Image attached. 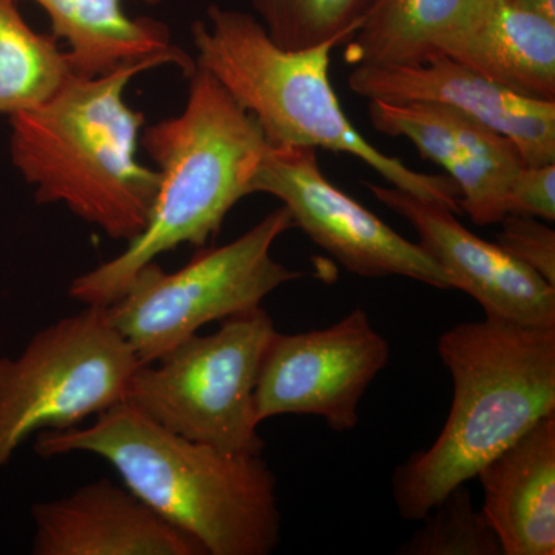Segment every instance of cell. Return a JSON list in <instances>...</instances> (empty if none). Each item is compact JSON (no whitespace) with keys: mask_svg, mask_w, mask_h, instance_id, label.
Listing matches in <instances>:
<instances>
[{"mask_svg":"<svg viewBox=\"0 0 555 555\" xmlns=\"http://www.w3.org/2000/svg\"><path fill=\"white\" fill-rule=\"evenodd\" d=\"M173 65L188 78L196 64L175 56L130 62L105 75H72L46 104L10 116L14 169L38 204H61L109 240L137 238L147 225L159 175L138 159L144 113L127 104L131 80Z\"/></svg>","mask_w":555,"mask_h":555,"instance_id":"1","label":"cell"},{"mask_svg":"<svg viewBox=\"0 0 555 555\" xmlns=\"http://www.w3.org/2000/svg\"><path fill=\"white\" fill-rule=\"evenodd\" d=\"M42 456L87 452L207 555H269L281 539L276 477L262 455L232 454L158 425L126 401L90 426L43 430Z\"/></svg>","mask_w":555,"mask_h":555,"instance_id":"2","label":"cell"},{"mask_svg":"<svg viewBox=\"0 0 555 555\" xmlns=\"http://www.w3.org/2000/svg\"><path fill=\"white\" fill-rule=\"evenodd\" d=\"M188 79L182 112L142 130L141 147L159 175L147 225L118 257L72 281L75 301L108 308L144 266L184 244L204 246L230 210L254 195L270 149L261 127L207 69L196 67Z\"/></svg>","mask_w":555,"mask_h":555,"instance_id":"3","label":"cell"},{"mask_svg":"<svg viewBox=\"0 0 555 555\" xmlns=\"http://www.w3.org/2000/svg\"><path fill=\"white\" fill-rule=\"evenodd\" d=\"M437 350L454 383L451 411L436 441L392 477L398 514L412 521L555 414V327L486 317L448 328Z\"/></svg>","mask_w":555,"mask_h":555,"instance_id":"4","label":"cell"},{"mask_svg":"<svg viewBox=\"0 0 555 555\" xmlns=\"http://www.w3.org/2000/svg\"><path fill=\"white\" fill-rule=\"evenodd\" d=\"M196 67L207 69L247 109L270 145L326 149L363 160L393 188L460 211L451 178L420 173L387 156L356 129L332 87L337 40L305 50L278 47L255 14L208 7L192 25Z\"/></svg>","mask_w":555,"mask_h":555,"instance_id":"5","label":"cell"},{"mask_svg":"<svg viewBox=\"0 0 555 555\" xmlns=\"http://www.w3.org/2000/svg\"><path fill=\"white\" fill-rule=\"evenodd\" d=\"M275 332L262 306L225 318L215 334L193 335L158 360L139 364L124 401L189 440L262 455L254 396Z\"/></svg>","mask_w":555,"mask_h":555,"instance_id":"6","label":"cell"},{"mask_svg":"<svg viewBox=\"0 0 555 555\" xmlns=\"http://www.w3.org/2000/svg\"><path fill=\"white\" fill-rule=\"evenodd\" d=\"M294 228L280 206L232 243L196 251L177 272L149 262L108 306L109 321L142 364L158 360L206 324L257 309L299 280L301 272L272 257L273 244Z\"/></svg>","mask_w":555,"mask_h":555,"instance_id":"7","label":"cell"},{"mask_svg":"<svg viewBox=\"0 0 555 555\" xmlns=\"http://www.w3.org/2000/svg\"><path fill=\"white\" fill-rule=\"evenodd\" d=\"M139 364L100 306L43 327L16 358L0 357V469L33 433L69 429L122 403Z\"/></svg>","mask_w":555,"mask_h":555,"instance_id":"8","label":"cell"},{"mask_svg":"<svg viewBox=\"0 0 555 555\" xmlns=\"http://www.w3.org/2000/svg\"><path fill=\"white\" fill-rule=\"evenodd\" d=\"M251 193L280 199L295 228L353 275L403 276L438 291L454 288L425 248L401 236L324 177L317 149L270 145Z\"/></svg>","mask_w":555,"mask_h":555,"instance_id":"9","label":"cell"},{"mask_svg":"<svg viewBox=\"0 0 555 555\" xmlns=\"http://www.w3.org/2000/svg\"><path fill=\"white\" fill-rule=\"evenodd\" d=\"M390 346L363 309L302 334L275 332L259 366L255 416H320L332 430L358 425L367 387L389 363Z\"/></svg>","mask_w":555,"mask_h":555,"instance_id":"10","label":"cell"},{"mask_svg":"<svg viewBox=\"0 0 555 555\" xmlns=\"http://www.w3.org/2000/svg\"><path fill=\"white\" fill-rule=\"evenodd\" d=\"M366 185L379 203L411 222L420 246L448 273L454 291L476 299L486 317L524 326L555 327V287L539 273L499 244L474 235L443 204L393 185Z\"/></svg>","mask_w":555,"mask_h":555,"instance_id":"11","label":"cell"},{"mask_svg":"<svg viewBox=\"0 0 555 555\" xmlns=\"http://www.w3.org/2000/svg\"><path fill=\"white\" fill-rule=\"evenodd\" d=\"M347 86L367 101L448 105L509 138L525 166L555 164V102L514 93L444 54L414 65H358Z\"/></svg>","mask_w":555,"mask_h":555,"instance_id":"12","label":"cell"},{"mask_svg":"<svg viewBox=\"0 0 555 555\" xmlns=\"http://www.w3.org/2000/svg\"><path fill=\"white\" fill-rule=\"evenodd\" d=\"M31 516L35 555H207L198 540L109 478L36 503Z\"/></svg>","mask_w":555,"mask_h":555,"instance_id":"13","label":"cell"},{"mask_svg":"<svg viewBox=\"0 0 555 555\" xmlns=\"http://www.w3.org/2000/svg\"><path fill=\"white\" fill-rule=\"evenodd\" d=\"M481 513L503 555L555 554V414L546 415L477 474Z\"/></svg>","mask_w":555,"mask_h":555,"instance_id":"14","label":"cell"},{"mask_svg":"<svg viewBox=\"0 0 555 555\" xmlns=\"http://www.w3.org/2000/svg\"><path fill=\"white\" fill-rule=\"evenodd\" d=\"M447 56L521 96L555 102V20L517 0H489Z\"/></svg>","mask_w":555,"mask_h":555,"instance_id":"15","label":"cell"},{"mask_svg":"<svg viewBox=\"0 0 555 555\" xmlns=\"http://www.w3.org/2000/svg\"><path fill=\"white\" fill-rule=\"evenodd\" d=\"M46 11L51 36L67 42L73 73L86 78L105 75L120 65L155 56H175L195 64L171 43L169 27L152 17H133L124 0H33ZM159 5L164 0H144Z\"/></svg>","mask_w":555,"mask_h":555,"instance_id":"16","label":"cell"},{"mask_svg":"<svg viewBox=\"0 0 555 555\" xmlns=\"http://www.w3.org/2000/svg\"><path fill=\"white\" fill-rule=\"evenodd\" d=\"M489 0H374L346 42L347 64L414 65L444 54Z\"/></svg>","mask_w":555,"mask_h":555,"instance_id":"17","label":"cell"},{"mask_svg":"<svg viewBox=\"0 0 555 555\" xmlns=\"http://www.w3.org/2000/svg\"><path fill=\"white\" fill-rule=\"evenodd\" d=\"M369 119L378 133L408 139L423 158L447 171L459 189L460 210L465 211L474 224H499L505 218L502 204L460 144L447 105L422 101H369Z\"/></svg>","mask_w":555,"mask_h":555,"instance_id":"18","label":"cell"},{"mask_svg":"<svg viewBox=\"0 0 555 555\" xmlns=\"http://www.w3.org/2000/svg\"><path fill=\"white\" fill-rule=\"evenodd\" d=\"M21 0H0V116L38 108L73 73L57 39L33 30Z\"/></svg>","mask_w":555,"mask_h":555,"instance_id":"19","label":"cell"},{"mask_svg":"<svg viewBox=\"0 0 555 555\" xmlns=\"http://www.w3.org/2000/svg\"><path fill=\"white\" fill-rule=\"evenodd\" d=\"M374 0H250L270 39L284 50H305L356 33Z\"/></svg>","mask_w":555,"mask_h":555,"instance_id":"20","label":"cell"},{"mask_svg":"<svg viewBox=\"0 0 555 555\" xmlns=\"http://www.w3.org/2000/svg\"><path fill=\"white\" fill-rule=\"evenodd\" d=\"M398 555H503L494 529L474 506L466 483L456 486L425 517Z\"/></svg>","mask_w":555,"mask_h":555,"instance_id":"21","label":"cell"},{"mask_svg":"<svg viewBox=\"0 0 555 555\" xmlns=\"http://www.w3.org/2000/svg\"><path fill=\"white\" fill-rule=\"evenodd\" d=\"M499 224L502 232L496 235L495 244L555 287V232L550 222L506 215Z\"/></svg>","mask_w":555,"mask_h":555,"instance_id":"22","label":"cell"},{"mask_svg":"<svg viewBox=\"0 0 555 555\" xmlns=\"http://www.w3.org/2000/svg\"><path fill=\"white\" fill-rule=\"evenodd\" d=\"M506 215H524L553 224L555 219V164L524 166L511 182Z\"/></svg>","mask_w":555,"mask_h":555,"instance_id":"23","label":"cell"}]
</instances>
